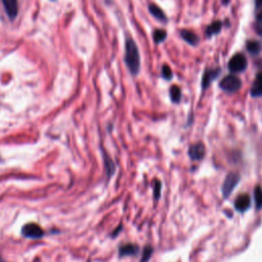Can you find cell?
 <instances>
[{"instance_id": "cell-1", "label": "cell", "mask_w": 262, "mask_h": 262, "mask_svg": "<svg viewBox=\"0 0 262 262\" xmlns=\"http://www.w3.org/2000/svg\"><path fill=\"white\" fill-rule=\"evenodd\" d=\"M125 63L129 72L137 75L141 70V56L137 45L131 38H127L125 42Z\"/></svg>"}, {"instance_id": "cell-2", "label": "cell", "mask_w": 262, "mask_h": 262, "mask_svg": "<svg viewBox=\"0 0 262 262\" xmlns=\"http://www.w3.org/2000/svg\"><path fill=\"white\" fill-rule=\"evenodd\" d=\"M21 234L26 239L41 240L45 236V231L39 225L35 223H29V224H26L22 227Z\"/></svg>"}, {"instance_id": "cell-3", "label": "cell", "mask_w": 262, "mask_h": 262, "mask_svg": "<svg viewBox=\"0 0 262 262\" xmlns=\"http://www.w3.org/2000/svg\"><path fill=\"white\" fill-rule=\"evenodd\" d=\"M242 80L236 75H227L219 82V87L227 93H234L240 90Z\"/></svg>"}, {"instance_id": "cell-4", "label": "cell", "mask_w": 262, "mask_h": 262, "mask_svg": "<svg viewBox=\"0 0 262 262\" xmlns=\"http://www.w3.org/2000/svg\"><path fill=\"white\" fill-rule=\"evenodd\" d=\"M248 66L247 58L245 54L238 52L231 57L228 62V70L231 73H242L244 72Z\"/></svg>"}, {"instance_id": "cell-5", "label": "cell", "mask_w": 262, "mask_h": 262, "mask_svg": "<svg viewBox=\"0 0 262 262\" xmlns=\"http://www.w3.org/2000/svg\"><path fill=\"white\" fill-rule=\"evenodd\" d=\"M240 182V175L236 172H230L226 175L224 185H223V195L225 198H227L234 187H237V185Z\"/></svg>"}, {"instance_id": "cell-6", "label": "cell", "mask_w": 262, "mask_h": 262, "mask_svg": "<svg viewBox=\"0 0 262 262\" xmlns=\"http://www.w3.org/2000/svg\"><path fill=\"white\" fill-rule=\"evenodd\" d=\"M140 246L133 243H126L121 244L118 249V257L125 258V257H135L140 254Z\"/></svg>"}, {"instance_id": "cell-7", "label": "cell", "mask_w": 262, "mask_h": 262, "mask_svg": "<svg viewBox=\"0 0 262 262\" xmlns=\"http://www.w3.org/2000/svg\"><path fill=\"white\" fill-rule=\"evenodd\" d=\"M220 74V69H206L202 78V89L206 90L210 86L212 82L218 78Z\"/></svg>"}, {"instance_id": "cell-8", "label": "cell", "mask_w": 262, "mask_h": 262, "mask_svg": "<svg viewBox=\"0 0 262 262\" xmlns=\"http://www.w3.org/2000/svg\"><path fill=\"white\" fill-rule=\"evenodd\" d=\"M205 154H206V148L202 143L191 145L188 149V156L191 160L200 161L205 157Z\"/></svg>"}, {"instance_id": "cell-9", "label": "cell", "mask_w": 262, "mask_h": 262, "mask_svg": "<svg viewBox=\"0 0 262 262\" xmlns=\"http://www.w3.org/2000/svg\"><path fill=\"white\" fill-rule=\"evenodd\" d=\"M2 4L7 17L12 21L15 20L19 12L18 0H2Z\"/></svg>"}, {"instance_id": "cell-10", "label": "cell", "mask_w": 262, "mask_h": 262, "mask_svg": "<svg viewBox=\"0 0 262 262\" xmlns=\"http://www.w3.org/2000/svg\"><path fill=\"white\" fill-rule=\"evenodd\" d=\"M250 206H251V199L249 195H247V194H241L236 199V201H234V207H236V209L239 212H242V213L249 209Z\"/></svg>"}, {"instance_id": "cell-11", "label": "cell", "mask_w": 262, "mask_h": 262, "mask_svg": "<svg viewBox=\"0 0 262 262\" xmlns=\"http://www.w3.org/2000/svg\"><path fill=\"white\" fill-rule=\"evenodd\" d=\"M250 93L253 98H259V96H262V72L256 75L250 89Z\"/></svg>"}, {"instance_id": "cell-12", "label": "cell", "mask_w": 262, "mask_h": 262, "mask_svg": "<svg viewBox=\"0 0 262 262\" xmlns=\"http://www.w3.org/2000/svg\"><path fill=\"white\" fill-rule=\"evenodd\" d=\"M181 36L186 41V42H187L188 44H190L192 46L198 45L199 42H200V39H199L198 35L195 34L192 31H189V30H187V29H183L181 31Z\"/></svg>"}, {"instance_id": "cell-13", "label": "cell", "mask_w": 262, "mask_h": 262, "mask_svg": "<svg viewBox=\"0 0 262 262\" xmlns=\"http://www.w3.org/2000/svg\"><path fill=\"white\" fill-rule=\"evenodd\" d=\"M104 166H105L107 179H110L116 172V165L106 153H104Z\"/></svg>"}, {"instance_id": "cell-14", "label": "cell", "mask_w": 262, "mask_h": 262, "mask_svg": "<svg viewBox=\"0 0 262 262\" xmlns=\"http://www.w3.org/2000/svg\"><path fill=\"white\" fill-rule=\"evenodd\" d=\"M223 28V23L222 21H215L213 23H211L209 26H207V28L205 30V35L206 37H212L214 35H217L220 33Z\"/></svg>"}, {"instance_id": "cell-15", "label": "cell", "mask_w": 262, "mask_h": 262, "mask_svg": "<svg viewBox=\"0 0 262 262\" xmlns=\"http://www.w3.org/2000/svg\"><path fill=\"white\" fill-rule=\"evenodd\" d=\"M149 10L150 12V15L153 16L154 18H156L157 20H159L161 22H167L166 15H165V12L162 10V8H160L157 4L150 3L149 5Z\"/></svg>"}, {"instance_id": "cell-16", "label": "cell", "mask_w": 262, "mask_h": 262, "mask_svg": "<svg viewBox=\"0 0 262 262\" xmlns=\"http://www.w3.org/2000/svg\"><path fill=\"white\" fill-rule=\"evenodd\" d=\"M247 50L251 54H258L261 51V44L256 40H248L246 43Z\"/></svg>"}, {"instance_id": "cell-17", "label": "cell", "mask_w": 262, "mask_h": 262, "mask_svg": "<svg viewBox=\"0 0 262 262\" xmlns=\"http://www.w3.org/2000/svg\"><path fill=\"white\" fill-rule=\"evenodd\" d=\"M169 93H170V99H171V101L173 103L178 104L179 102H181V100H182V90L177 85L171 86L170 90H169Z\"/></svg>"}, {"instance_id": "cell-18", "label": "cell", "mask_w": 262, "mask_h": 262, "mask_svg": "<svg viewBox=\"0 0 262 262\" xmlns=\"http://www.w3.org/2000/svg\"><path fill=\"white\" fill-rule=\"evenodd\" d=\"M167 38V32L163 29H157L153 32V39L157 44L163 42Z\"/></svg>"}, {"instance_id": "cell-19", "label": "cell", "mask_w": 262, "mask_h": 262, "mask_svg": "<svg viewBox=\"0 0 262 262\" xmlns=\"http://www.w3.org/2000/svg\"><path fill=\"white\" fill-rule=\"evenodd\" d=\"M153 253H154L153 247L150 246V245H147V246L144 248V250H143V254H142L141 262H149L150 259L151 258V256H153Z\"/></svg>"}, {"instance_id": "cell-20", "label": "cell", "mask_w": 262, "mask_h": 262, "mask_svg": "<svg viewBox=\"0 0 262 262\" xmlns=\"http://www.w3.org/2000/svg\"><path fill=\"white\" fill-rule=\"evenodd\" d=\"M254 197H255V204L256 209L260 210L262 208V187L257 186L254 189Z\"/></svg>"}, {"instance_id": "cell-21", "label": "cell", "mask_w": 262, "mask_h": 262, "mask_svg": "<svg viewBox=\"0 0 262 262\" xmlns=\"http://www.w3.org/2000/svg\"><path fill=\"white\" fill-rule=\"evenodd\" d=\"M161 190H162V184L158 179H155L153 183V196L154 200L158 201L161 197Z\"/></svg>"}, {"instance_id": "cell-22", "label": "cell", "mask_w": 262, "mask_h": 262, "mask_svg": "<svg viewBox=\"0 0 262 262\" xmlns=\"http://www.w3.org/2000/svg\"><path fill=\"white\" fill-rule=\"evenodd\" d=\"M254 27L256 32L262 36V11L258 12V15L256 16V22Z\"/></svg>"}, {"instance_id": "cell-23", "label": "cell", "mask_w": 262, "mask_h": 262, "mask_svg": "<svg viewBox=\"0 0 262 262\" xmlns=\"http://www.w3.org/2000/svg\"><path fill=\"white\" fill-rule=\"evenodd\" d=\"M173 76V73L168 65H164L162 67V77L166 80H170Z\"/></svg>"}, {"instance_id": "cell-24", "label": "cell", "mask_w": 262, "mask_h": 262, "mask_svg": "<svg viewBox=\"0 0 262 262\" xmlns=\"http://www.w3.org/2000/svg\"><path fill=\"white\" fill-rule=\"evenodd\" d=\"M122 228H123V225L122 224H120V225L119 226H117L116 227V229L111 233V236H112V238L113 239H116V237L118 236V233H120L121 231H122Z\"/></svg>"}, {"instance_id": "cell-25", "label": "cell", "mask_w": 262, "mask_h": 262, "mask_svg": "<svg viewBox=\"0 0 262 262\" xmlns=\"http://www.w3.org/2000/svg\"><path fill=\"white\" fill-rule=\"evenodd\" d=\"M255 7L256 9L262 8V0H255Z\"/></svg>"}, {"instance_id": "cell-26", "label": "cell", "mask_w": 262, "mask_h": 262, "mask_svg": "<svg viewBox=\"0 0 262 262\" xmlns=\"http://www.w3.org/2000/svg\"><path fill=\"white\" fill-rule=\"evenodd\" d=\"M0 262H8V261H6L1 255H0Z\"/></svg>"}, {"instance_id": "cell-27", "label": "cell", "mask_w": 262, "mask_h": 262, "mask_svg": "<svg viewBox=\"0 0 262 262\" xmlns=\"http://www.w3.org/2000/svg\"><path fill=\"white\" fill-rule=\"evenodd\" d=\"M223 1H224V3H228V1H229V0H223Z\"/></svg>"}, {"instance_id": "cell-28", "label": "cell", "mask_w": 262, "mask_h": 262, "mask_svg": "<svg viewBox=\"0 0 262 262\" xmlns=\"http://www.w3.org/2000/svg\"><path fill=\"white\" fill-rule=\"evenodd\" d=\"M2 162V159L1 158H0V163H1Z\"/></svg>"}]
</instances>
